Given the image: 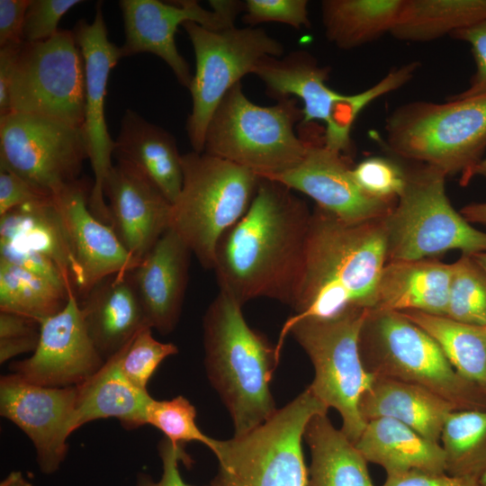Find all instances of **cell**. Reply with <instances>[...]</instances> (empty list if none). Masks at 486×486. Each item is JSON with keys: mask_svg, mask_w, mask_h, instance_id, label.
Listing matches in <instances>:
<instances>
[{"mask_svg": "<svg viewBox=\"0 0 486 486\" xmlns=\"http://www.w3.org/2000/svg\"><path fill=\"white\" fill-rule=\"evenodd\" d=\"M310 216L292 189L261 177L248 210L218 243L212 269L220 291L241 304L266 297L292 306Z\"/></svg>", "mask_w": 486, "mask_h": 486, "instance_id": "6da1fadb", "label": "cell"}, {"mask_svg": "<svg viewBox=\"0 0 486 486\" xmlns=\"http://www.w3.org/2000/svg\"><path fill=\"white\" fill-rule=\"evenodd\" d=\"M384 218L350 223L315 206L291 306L294 314L284 322L279 339L292 324L304 319H332L374 308L387 262Z\"/></svg>", "mask_w": 486, "mask_h": 486, "instance_id": "7a4b0ae2", "label": "cell"}, {"mask_svg": "<svg viewBox=\"0 0 486 486\" xmlns=\"http://www.w3.org/2000/svg\"><path fill=\"white\" fill-rule=\"evenodd\" d=\"M239 302L220 291L203 317L207 376L228 409L234 436L256 428L276 411L270 391L280 356L247 323Z\"/></svg>", "mask_w": 486, "mask_h": 486, "instance_id": "3957f363", "label": "cell"}, {"mask_svg": "<svg viewBox=\"0 0 486 486\" xmlns=\"http://www.w3.org/2000/svg\"><path fill=\"white\" fill-rule=\"evenodd\" d=\"M297 99L262 106L250 101L241 82L224 95L207 127L203 152L243 166L262 178L294 167L307 141L294 128L302 121Z\"/></svg>", "mask_w": 486, "mask_h": 486, "instance_id": "277c9868", "label": "cell"}, {"mask_svg": "<svg viewBox=\"0 0 486 486\" xmlns=\"http://www.w3.org/2000/svg\"><path fill=\"white\" fill-rule=\"evenodd\" d=\"M365 370L425 388L455 410H486V393L461 376L436 342L401 312L368 310L359 334Z\"/></svg>", "mask_w": 486, "mask_h": 486, "instance_id": "5b68a950", "label": "cell"}, {"mask_svg": "<svg viewBox=\"0 0 486 486\" xmlns=\"http://www.w3.org/2000/svg\"><path fill=\"white\" fill-rule=\"evenodd\" d=\"M384 131L394 154L446 176L460 174L465 184L486 148V97L400 104L386 118Z\"/></svg>", "mask_w": 486, "mask_h": 486, "instance_id": "8992f818", "label": "cell"}, {"mask_svg": "<svg viewBox=\"0 0 486 486\" xmlns=\"http://www.w3.org/2000/svg\"><path fill=\"white\" fill-rule=\"evenodd\" d=\"M183 184L172 204L170 228L201 266L212 269L218 243L248 210L261 177L202 152L182 155Z\"/></svg>", "mask_w": 486, "mask_h": 486, "instance_id": "52a82bcc", "label": "cell"}, {"mask_svg": "<svg viewBox=\"0 0 486 486\" xmlns=\"http://www.w3.org/2000/svg\"><path fill=\"white\" fill-rule=\"evenodd\" d=\"M418 69L416 62H408L392 68L373 86L354 94H340L330 88L327 84L330 68L320 65L304 50L293 51L283 58L266 57L253 74L263 81L266 93L277 101L300 98L303 103L301 123L322 122L325 145L346 156L352 148L350 133L358 114L378 97L410 82Z\"/></svg>", "mask_w": 486, "mask_h": 486, "instance_id": "ba28073f", "label": "cell"}, {"mask_svg": "<svg viewBox=\"0 0 486 486\" xmlns=\"http://www.w3.org/2000/svg\"><path fill=\"white\" fill-rule=\"evenodd\" d=\"M307 387L265 423L240 436L218 440L211 486H307L302 441L316 414L328 413Z\"/></svg>", "mask_w": 486, "mask_h": 486, "instance_id": "9c48e42d", "label": "cell"}, {"mask_svg": "<svg viewBox=\"0 0 486 486\" xmlns=\"http://www.w3.org/2000/svg\"><path fill=\"white\" fill-rule=\"evenodd\" d=\"M446 176L424 164L407 170L405 188L383 219L387 261L430 258L450 250L486 252V232L475 229L450 203Z\"/></svg>", "mask_w": 486, "mask_h": 486, "instance_id": "30bf717a", "label": "cell"}, {"mask_svg": "<svg viewBox=\"0 0 486 486\" xmlns=\"http://www.w3.org/2000/svg\"><path fill=\"white\" fill-rule=\"evenodd\" d=\"M367 312L356 310L332 319L299 320L275 345L280 356L286 336L293 335L314 368L308 388L328 409L339 413L340 429L354 444L366 425L359 410L360 399L374 378L365 370L359 352V334Z\"/></svg>", "mask_w": 486, "mask_h": 486, "instance_id": "8fae6325", "label": "cell"}, {"mask_svg": "<svg viewBox=\"0 0 486 486\" xmlns=\"http://www.w3.org/2000/svg\"><path fill=\"white\" fill-rule=\"evenodd\" d=\"M182 26L195 56V72L188 88L193 106L186 130L193 150L202 153L208 124L224 95L243 76L253 74L264 58H280L284 46L262 28L234 25L212 30L194 22Z\"/></svg>", "mask_w": 486, "mask_h": 486, "instance_id": "7c38bea8", "label": "cell"}, {"mask_svg": "<svg viewBox=\"0 0 486 486\" xmlns=\"http://www.w3.org/2000/svg\"><path fill=\"white\" fill-rule=\"evenodd\" d=\"M86 106L85 65L73 31L23 42L9 86V112L50 118L83 127Z\"/></svg>", "mask_w": 486, "mask_h": 486, "instance_id": "4fadbf2b", "label": "cell"}, {"mask_svg": "<svg viewBox=\"0 0 486 486\" xmlns=\"http://www.w3.org/2000/svg\"><path fill=\"white\" fill-rule=\"evenodd\" d=\"M88 143L83 127L9 112L0 118V167L53 195L79 179Z\"/></svg>", "mask_w": 486, "mask_h": 486, "instance_id": "5bb4252c", "label": "cell"}, {"mask_svg": "<svg viewBox=\"0 0 486 486\" xmlns=\"http://www.w3.org/2000/svg\"><path fill=\"white\" fill-rule=\"evenodd\" d=\"M301 135L307 141L303 158L292 168L274 176V180L301 192L316 206L350 223L386 217L396 202L370 196L356 183L347 157L324 143V127L301 123Z\"/></svg>", "mask_w": 486, "mask_h": 486, "instance_id": "9a60e30c", "label": "cell"}, {"mask_svg": "<svg viewBox=\"0 0 486 486\" xmlns=\"http://www.w3.org/2000/svg\"><path fill=\"white\" fill-rule=\"evenodd\" d=\"M212 11L196 1L164 3L158 0H121L125 40L120 47L122 58L149 52L163 59L177 81L189 88L193 76L189 65L179 53L175 35L186 22L220 30L234 26L244 4L238 1H210Z\"/></svg>", "mask_w": 486, "mask_h": 486, "instance_id": "2e32d148", "label": "cell"}, {"mask_svg": "<svg viewBox=\"0 0 486 486\" xmlns=\"http://www.w3.org/2000/svg\"><path fill=\"white\" fill-rule=\"evenodd\" d=\"M80 48L86 76V106L84 130L88 143V158L94 172L89 194L90 211L102 221L110 224L104 181L112 166L114 140L110 137L105 121L104 104L111 71L122 58L120 48L108 39L102 2L95 5L92 22L79 20L73 29Z\"/></svg>", "mask_w": 486, "mask_h": 486, "instance_id": "e0dca14e", "label": "cell"}, {"mask_svg": "<svg viewBox=\"0 0 486 486\" xmlns=\"http://www.w3.org/2000/svg\"><path fill=\"white\" fill-rule=\"evenodd\" d=\"M76 386H41L13 373L1 377V416L31 439L45 474L55 472L67 455V440L76 431Z\"/></svg>", "mask_w": 486, "mask_h": 486, "instance_id": "ac0fdd59", "label": "cell"}, {"mask_svg": "<svg viewBox=\"0 0 486 486\" xmlns=\"http://www.w3.org/2000/svg\"><path fill=\"white\" fill-rule=\"evenodd\" d=\"M93 343L76 292L64 308L40 322V340L32 355L14 361L10 370L22 379L46 387L78 386L104 364Z\"/></svg>", "mask_w": 486, "mask_h": 486, "instance_id": "d6986e66", "label": "cell"}, {"mask_svg": "<svg viewBox=\"0 0 486 486\" xmlns=\"http://www.w3.org/2000/svg\"><path fill=\"white\" fill-rule=\"evenodd\" d=\"M92 185L79 178L53 194L76 268L75 290L83 297L106 277L138 265L112 226L90 211Z\"/></svg>", "mask_w": 486, "mask_h": 486, "instance_id": "ffe728a7", "label": "cell"}, {"mask_svg": "<svg viewBox=\"0 0 486 486\" xmlns=\"http://www.w3.org/2000/svg\"><path fill=\"white\" fill-rule=\"evenodd\" d=\"M110 225L139 264L170 228L172 203L144 176L116 163L103 185Z\"/></svg>", "mask_w": 486, "mask_h": 486, "instance_id": "44dd1931", "label": "cell"}, {"mask_svg": "<svg viewBox=\"0 0 486 486\" xmlns=\"http://www.w3.org/2000/svg\"><path fill=\"white\" fill-rule=\"evenodd\" d=\"M191 250L169 228L130 271L147 324L161 334L178 323L188 282Z\"/></svg>", "mask_w": 486, "mask_h": 486, "instance_id": "7402d4cb", "label": "cell"}, {"mask_svg": "<svg viewBox=\"0 0 486 486\" xmlns=\"http://www.w3.org/2000/svg\"><path fill=\"white\" fill-rule=\"evenodd\" d=\"M20 256L52 261L75 288L76 268L53 195L0 216V257Z\"/></svg>", "mask_w": 486, "mask_h": 486, "instance_id": "603a6c76", "label": "cell"}, {"mask_svg": "<svg viewBox=\"0 0 486 486\" xmlns=\"http://www.w3.org/2000/svg\"><path fill=\"white\" fill-rule=\"evenodd\" d=\"M112 158L149 180L173 204L183 184L182 154L174 136L127 109L122 118Z\"/></svg>", "mask_w": 486, "mask_h": 486, "instance_id": "cb8c5ba5", "label": "cell"}, {"mask_svg": "<svg viewBox=\"0 0 486 486\" xmlns=\"http://www.w3.org/2000/svg\"><path fill=\"white\" fill-rule=\"evenodd\" d=\"M80 308L87 332L104 360L148 326L129 272L98 283L84 296Z\"/></svg>", "mask_w": 486, "mask_h": 486, "instance_id": "d4e9b609", "label": "cell"}, {"mask_svg": "<svg viewBox=\"0 0 486 486\" xmlns=\"http://www.w3.org/2000/svg\"><path fill=\"white\" fill-rule=\"evenodd\" d=\"M453 265L437 259L387 261L373 310L446 316Z\"/></svg>", "mask_w": 486, "mask_h": 486, "instance_id": "484cf974", "label": "cell"}, {"mask_svg": "<svg viewBox=\"0 0 486 486\" xmlns=\"http://www.w3.org/2000/svg\"><path fill=\"white\" fill-rule=\"evenodd\" d=\"M359 410L365 422L390 418L427 439L439 443L444 422L455 409L445 399L418 385L374 376L360 399Z\"/></svg>", "mask_w": 486, "mask_h": 486, "instance_id": "4316f807", "label": "cell"}, {"mask_svg": "<svg viewBox=\"0 0 486 486\" xmlns=\"http://www.w3.org/2000/svg\"><path fill=\"white\" fill-rule=\"evenodd\" d=\"M356 446L368 463L382 466L386 476L410 471L446 472L439 443L390 418L367 421Z\"/></svg>", "mask_w": 486, "mask_h": 486, "instance_id": "83f0119b", "label": "cell"}, {"mask_svg": "<svg viewBox=\"0 0 486 486\" xmlns=\"http://www.w3.org/2000/svg\"><path fill=\"white\" fill-rule=\"evenodd\" d=\"M75 429L87 422L114 418L127 429L147 424L153 400L123 374L116 353L86 382L76 386Z\"/></svg>", "mask_w": 486, "mask_h": 486, "instance_id": "f1b7e54d", "label": "cell"}, {"mask_svg": "<svg viewBox=\"0 0 486 486\" xmlns=\"http://www.w3.org/2000/svg\"><path fill=\"white\" fill-rule=\"evenodd\" d=\"M327 414L314 415L304 430L310 451L307 486H374L368 462Z\"/></svg>", "mask_w": 486, "mask_h": 486, "instance_id": "f546056e", "label": "cell"}, {"mask_svg": "<svg viewBox=\"0 0 486 486\" xmlns=\"http://www.w3.org/2000/svg\"><path fill=\"white\" fill-rule=\"evenodd\" d=\"M404 0H324L321 20L329 42L341 50L368 44L391 33Z\"/></svg>", "mask_w": 486, "mask_h": 486, "instance_id": "4dcf8cb0", "label": "cell"}, {"mask_svg": "<svg viewBox=\"0 0 486 486\" xmlns=\"http://www.w3.org/2000/svg\"><path fill=\"white\" fill-rule=\"evenodd\" d=\"M486 19V0H404L391 32L397 40L427 42Z\"/></svg>", "mask_w": 486, "mask_h": 486, "instance_id": "1f68e13d", "label": "cell"}, {"mask_svg": "<svg viewBox=\"0 0 486 486\" xmlns=\"http://www.w3.org/2000/svg\"><path fill=\"white\" fill-rule=\"evenodd\" d=\"M401 313L436 342L447 361L461 376L486 393L485 327L416 310Z\"/></svg>", "mask_w": 486, "mask_h": 486, "instance_id": "d6a6232c", "label": "cell"}, {"mask_svg": "<svg viewBox=\"0 0 486 486\" xmlns=\"http://www.w3.org/2000/svg\"><path fill=\"white\" fill-rule=\"evenodd\" d=\"M439 444L446 472L479 479L486 471V410H454L446 417Z\"/></svg>", "mask_w": 486, "mask_h": 486, "instance_id": "836d02e7", "label": "cell"}, {"mask_svg": "<svg viewBox=\"0 0 486 486\" xmlns=\"http://www.w3.org/2000/svg\"><path fill=\"white\" fill-rule=\"evenodd\" d=\"M69 294L48 279L0 258V311L40 322L60 311Z\"/></svg>", "mask_w": 486, "mask_h": 486, "instance_id": "e575fe53", "label": "cell"}, {"mask_svg": "<svg viewBox=\"0 0 486 486\" xmlns=\"http://www.w3.org/2000/svg\"><path fill=\"white\" fill-rule=\"evenodd\" d=\"M453 272L446 316L486 328V272L472 255L462 254Z\"/></svg>", "mask_w": 486, "mask_h": 486, "instance_id": "d590c367", "label": "cell"}, {"mask_svg": "<svg viewBox=\"0 0 486 486\" xmlns=\"http://www.w3.org/2000/svg\"><path fill=\"white\" fill-rule=\"evenodd\" d=\"M196 410L184 397L171 400H152L147 414V424L162 433L173 444L185 445L187 442H201L215 451L218 440L203 434L196 422Z\"/></svg>", "mask_w": 486, "mask_h": 486, "instance_id": "8d00e7d4", "label": "cell"}, {"mask_svg": "<svg viewBox=\"0 0 486 486\" xmlns=\"http://www.w3.org/2000/svg\"><path fill=\"white\" fill-rule=\"evenodd\" d=\"M178 353L173 343L156 339L152 328H142L119 351V362L123 374L137 387L148 390V384L159 366L168 356Z\"/></svg>", "mask_w": 486, "mask_h": 486, "instance_id": "74e56055", "label": "cell"}, {"mask_svg": "<svg viewBox=\"0 0 486 486\" xmlns=\"http://www.w3.org/2000/svg\"><path fill=\"white\" fill-rule=\"evenodd\" d=\"M358 186L372 197L396 202L407 181V170L383 157H370L352 167Z\"/></svg>", "mask_w": 486, "mask_h": 486, "instance_id": "f35d334b", "label": "cell"}, {"mask_svg": "<svg viewBox=\"0 0 486 486\" xmlns=\"http://www.w3.org/2000/svg\"><path fill=\"white\" fill-rule=\"evenodd\" d=\"M243 22L254 27L262 22H275L295 29L310 27L306 0H247Z\"/></svg>", "mask_w": 486, "mask_h": 486, "instance_id": "ab89813d", "label": "cell"}, {"mask_svg": "<svg viewBox=\"0 0 486 486\" xmlns=\"http://www.w3.org/2000/svg\"><path fill=\"white\" fill-rule=\"evenodd\" d=\"M40 340V322L14 312L0 311V363L34 352Z\"/></svg>", "mask_w": 486, "mask_h": 486, "instance_id": "60d3db41", "label": "cell"}, {"mask_svg": "<svg viewBox=\"0 0 486 486\" xmlns=\"http://www.w3.org/2000/svg\"><path fill=\"white\" fill-rule=\"evenodd\" d=\"M80 0H31L23 24V42L48 40L58 32V22Z\"/></svg>", "mask_w": 486, "mask_h": 486, "instance_id": "b9f144b4", "label": "cell"}, {"mask_svg": "<svg viewBox=\"0 0 486 486\" xmlns=\"http://www.w3.org/2000/svg\"><path fill=\"white\" fill-rule=\"evenodd\" d=\"M451 37L469 44L476 69L469 86L448 99L486 97V19L454 32Z\"/></svg>", "mask_w": 486, "mask_h": 486, "instance_id": "7bdbcfd3", "label": "cell"}, {"mask_svg": "<svg viewBox=\"0 0 486 486\" xmlns=\"http://www.w3.org/2000/svg\"><path fill=\"white\" fill-rule=\"evenodd\" d=\"M158 453L162 462L160 479L155 482L148 474L140 473L136 486H193L183 480L179 471L180 462L187 466L192 464V459L186 454L184 445L173 444L165 437L158 445Z\"/></svg>", "mask_w": 486, "mask_h": 486, "instance_id": "ee69618b", "label": "cell"}, {"mask_svg": "<svg viewBox=\"0 0 486 486\" xmlns=\"http://www.w3.org/2000/svg\"><path fill=\"white\" fill-rule=\"evenodd\" d=\"M52 195L44 194L14 172L0 167V216L12 209Z\"/></svg>", "mask_w": 486, "mask_h": 486, "instance_id": "f6af8a7d", "label": "cell"}, {"mask_svg": "<svg viewBox=\"0 0 486 486\" xmlns=\"http://www.w3.org/2000/svg\"><path fill=\"white\" fill-rule=\"evenodd\" d=\"M31 0H0V47L23 43V24Z\"/></svg>", "mask_w": 486, "mask_h": 486, "instance_id": "bcb514c9", "label": "cell"}, {"mask_svg": "<svg viewBox=\"0 0 486 486\" xmlns=\"http://www.w3.org/2000/svg\"><path fill=\"white\" fill-rule=\"evenodd\" d=\"M382 486H482L478 479L450 475L446 472L410 471L386 476Z\"/></svg>", "mask_w": 486, "mask_h": 486, "instance_id": "7dc6e473", "label": "cell"}, {"mask_svg": "<svg viewBox=\"0 0 486 486\" xmlns=\"http://www.w3.org/2000/svg\"><path fill=\"white\" fill-rule=\"evenodd\" d=\"M22 44L0 47V118L9 113V86Z\"/></svg>", "mask_w": 486, "mask_h": 486, "instance_id": "c3c4849f", "label": "cell"}, {"mask_svg": "<svg viewBox=\"0 0 486 486\" xmlns=\"http://www.w3.org/2000/svg\"><path fill=\"white\" fill-rule=\"evenodd\" d=\"M460 213L470 223L486 226V202L464 206Z\"/></svg>", "mask_w": 486, "mask_h": 486, "instance_id": "681fc988", "label": "cell"}, {"mask_svg": "<svg viewBox=\"0 0 486 486\" xmlns=\"http://www.w3.org/2000/svg\"><path fill=\"white\" fill-rule=\"evenodd\" d=\"M0 486H33L21 472H11L0 483Z\"/></svg>", "mask_w": 486, "mask_h": 486, "instance_id": "f907efd6", "label": "cell"}, {"mask_svg": "<svg viewBox=\"0 0 486 486\" xmlns=\"http://www.w3.org/2000/svg\"><path fill=\"white\" fill-rule=\"evenodd\" d=\"M475 176H481L486 180V157L482 158L470 171L466 178L465 184H467Z\"/></svg>", "mask_w": 486, "mask_h": 486, "instance_id": "816d5d0a", "label": "cell"}, {"mask_svg": "<svg viewBox=\"0 0 486 486\" xmlns=\"http://www.w3.org/2000/svg\"><path fill=\"white\" fill-rule=\"evenodd\" d=\"M476 263L486 272V252L472 255Z\"/></svg>", "mask_w": 486, "mask_h": 486, "instance_id": "f5cc1de1", "label": "cell"}, {"mask_svg": "<svg viewBox=\"0 0 486 486\" xmlns=\"http://www.w3.org/2000/svg\"><path fill=\"white\" fill-rule=\"evenodd\" d=\"M482 486H486V471L478 479Z\"/></svg>", "mask_w": 486, "mask_h": 486, "instance_id": "db71d44e", "label": "cell"}]
</instances>
